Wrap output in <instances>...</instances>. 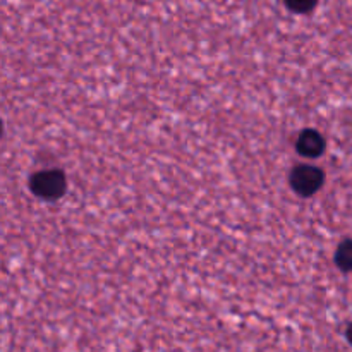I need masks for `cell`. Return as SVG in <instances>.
Returning <instances> with one entry per match:
<instances>
[{"label": "cell", "instance_id": "cell-5", "mask_svg": "<svg viewBox=\"0 0 352 352\" xmlns=\"http://www.w3.org/2000/svg\"><path fill=\"white\" fill-rule=\"evenodd\" d=\"M284 2L294 12H309L316 6V0H284Z\"/></svg>", "mask_w": 352, "mask_h": 352}, {"label": "cell", "instance_id": "cell-6", "mask_svg": "<svg viewBox=\"0 0 352 352\" xmlns=\"http://www.w3.org/2000/svg\"><path fill=\"white\" fill-rule=\"evenodd\" d=\"M346 339L349 340V344L352 346V323L349 327H347V330H346Z\"/></svg>", "mask_w": 352, "mask_h": 352}, {"label": "cell", "instance_id": "cell-2", "mask_svg": "<svg viewBox=\"0 0 352 352\" xmlns=\"http://www.w3.org/2000/svg\"><path fill=\"white\" fill-rule=\"evenodd\" d=\"M323 172L313 165H299L291 174V186L298 195L311 196L322 188Z\"/></svg>", "mask_w": 352, "mask_h": 352}, {"label": "cell", "instance_id": "cell-4", "mask_svg": "<svg viewBox=\"0 0 352 352\" xmlns=\"http://www.w3.org/2000/svg\"><path fill=\"white\" fill-rule=\"evenodd\" d=\"M336 261L340 270L352 272V241H344L336 254Z\"/></svg>", "mask_w": 352, "mask_h": 352}, {"label": "cell", "instance_id": "cell-1", "mask_svg": "<svg viewBox=\"0 0 352 352\" xmlns=\"http://www.w3.org/2000/svg\"><path fill=\"white\" fill-rule=\"evenodd\" d=\"M30 188L40 198L57 199L65 192L67 182L60 170H43L31 177Z\"/></svg>", "mask_w": 352, "mask_h": 352}, {"label": "cell", "instance_id": "cell-3", "mask_svg": "<svg viewBox=\"0 0 352 352\" xmlns=\"http://www.w3.org/2000/svg\"><path fill=\"white\" fill-rule=\"evenodd\" d=\"M325 150V140L318 131H302L298 138V151L306 158H316Z\"/></svg>", "mask_w": 352, "mask_h": 352}]
</instances>
